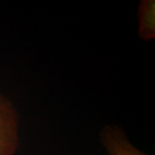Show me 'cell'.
I'll use <instances>...</instances> for the list:
<instances>
[{
  "instance_id": "obj_1",
  "label": "cell",
  "mask_w": 155,
  "mask_h": 155,
  "mask_svg": "<svg viewBox=\"0 0 155 155\" xmlns=\"http://www.w3.org/2000/svg\"><path fill=\"white\" fill-rule=\"evenodd\" d=\"M18 147V113L11 101L0 94V155H15Z\"/></svg>"
},
{
  "instance_id": "obj_2",
  "label": "cell",
  "mask_w": 155,
  "mask_h": 155,
  "mask_svg": "<svg viewBox=\"0 0 155 155\" xmlns=\"http://www.w3.org/2000/svg\"><path fill=\"white\" fill-rule=\"evenodd\" d=\"M101 142L108 155H149L135 147L121 127L106 125L100 134Z\"/></svg>"
},
{
  "instance_id": "obj_3",
  "label": "cell",
  "mask_w": 155,
  "mask_h": 155,
  "mask_svg": "<svg viewBox=\"0 0 155 155\" xmlns=\"http://www.w3.org/2000/svg\"><path fill=\"white\" fill-rule=\"evenodd\" d=\"M139 36L145 41L155 38V1L142 0L138 7Z\"/></svg>"
}]
</instances>
